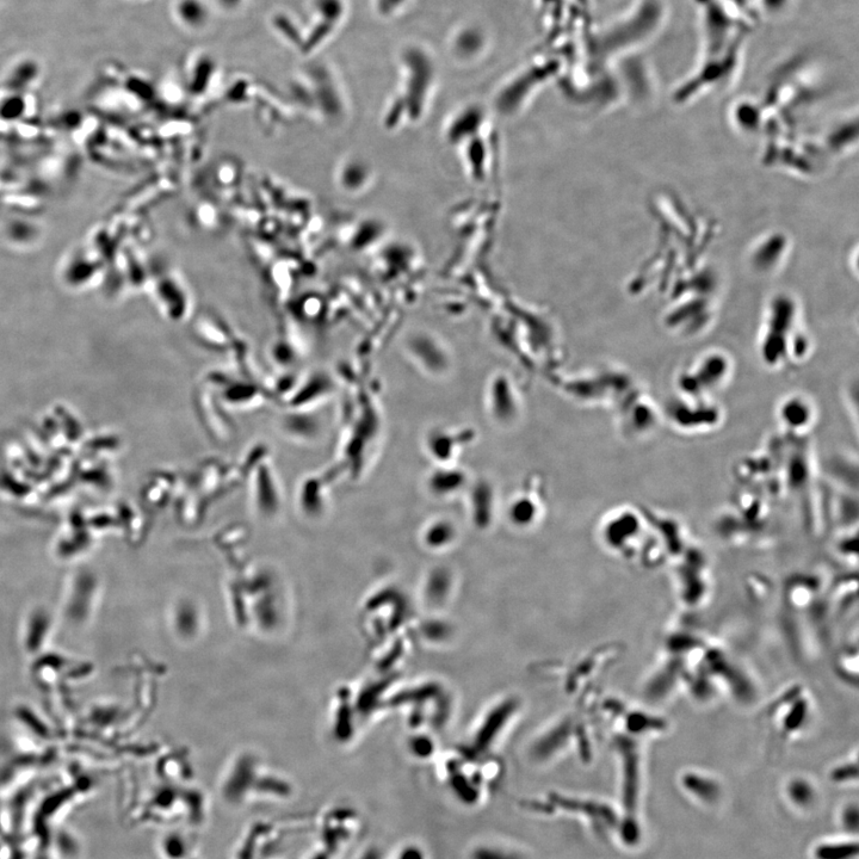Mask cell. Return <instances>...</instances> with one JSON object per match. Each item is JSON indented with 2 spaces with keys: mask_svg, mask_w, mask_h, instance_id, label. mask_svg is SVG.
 Instances as JSON below:
<instances>
[{
  "mask_svg": "<svg viewBox=\"0 0 859 859\" xmlns=\"http://www.w3.org/2000/svg\"><path fill=\"white\" fill-rule=\"evenodd\" d=\"M700 8L703 58L696 76L702 82H722L737 69L743 51L749 18L725 0H695Z\"/></svg>",
  "mask_w": 859,
  "mask_h": 859,
  "instance_id": "1",
  "label": "cell"
},
{
  "mask_svg": "<svg viewBox=\"0 0 859 859\" xmlns=\"http://www.w3.org/2000/svg\"><path fill=\"white\" fill-rule=\"evenodd\" d=\"M411 2L412 0H379L381 11L385 12L386 15L392 16L399 15Z\"/></svg>",
  "mask_w": 859,
  "mask_h": 859,
  "instance_id": "2",
  "label": "cell"
}]
</instances>
